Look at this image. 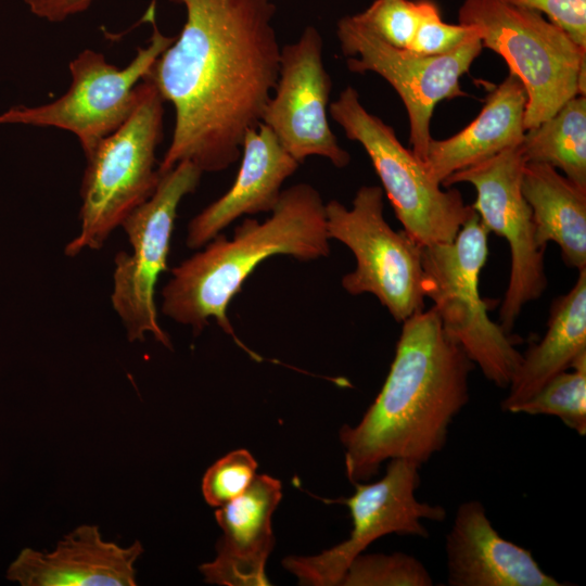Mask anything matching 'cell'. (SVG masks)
<instances>
[{"label": "cell", "instance_id": "obj_16", "mask_svg": "<svg viewBox=\"0 0 586 586\" xmlns=\"http://www.w3.org/2000/svg\"><path fill=\"white\" fill-rule=\"evenodd\" d=\"M447 584L450 586H561L532 552L501 537L481 501L457 508L446 535Z\"/></svg>", "mask_w": 586, "mask_h": 586}, {"label": "cell", "instance_id": "obj_5", "mask_svg": "<svg viewBox=\"0 0 586 586\" xmlns=\"http://www.w3.org/2000/svg\"><path fill=\"white\" fill-rule=\"evenodd\" d=\"M459 23L473 25L483 48L499 54L524 86L525 130L586 91V49L537 11L502 0H464Z\"/></svg>", "mask_w": 586, "mask_h": 586}, {"label": "cell", "instance_id": "obj_6", "mask_svg": "<svg viewBox=\"0 0 586 586\" xmlns=\"http://www.w3.org/2000/svg\"><path fill=\"white\" fill-rule=\"evenodd\" d=\"M488 234L475 214L451 242L423 246V288L445 332L488 381L507 388L522 354L515 347L518 339L489 318L487 304L480 295Z\"/></svg>", "mask_w": 586, "mask_h": 586}, {"label": "cell", "instance_id": "obj_12", "mask_svg": "<svg viewBox=\"0 0 586 586\" xmlns=\"http://www.w3.org/2000/svg\"><path fill=\"white\" fill-rule=\"evenodd\" d=\"M421 466L406 459L388 460L385 474L372 483L357 482L348 498L333 500L346 506L353 528L347 539L315 556H289L282 565L302 585H341L352 561L387 534L428 538L423 520L443 522L446 509L416 498Z\"/></svg>", "mask_w": 586, "mask_h": 586}, {"label": "cell", "instance_id": "obj_19", "mask_svg": "<svg viewBox=\"0 0 586 586\" xmlns=\"http://www.w3.org/2000/svg\"><path fill=\"white\" fill-rule=\"evenodd\" d=\"M526 101L523 84L509 74L467 127L447 139L430 141L423 164L432 178L443 186L454 173L521 145Z\"/></svg>", "mask_w": 586, "mask_h": 586}, {"label": "cell", "instance_id": "obj_2", "mask_svg": "<svg viewBox=\"0 0 586 586\" xmlns=\"http://www.w3.org/2000/svg\"><path fill=\"white\" fill-rule=\"evenodd\" d=\"M473 369L434 307L404 320L381 391L356 425L340 430L349 482H367L386 460L422 467L440 453L450 424L469 402Z\"/></svg>", "mask_w": 586, "mask_h": 586}, {"label": "cell", "instance_id": "obj_21", "mask_svg": "<svg viewBox=\"0 0 586 586\" xmlns=\"http://www.w3.org/2000/svg\"><path fill=\"white\" fill-rule=\"evenodd\" d=\"M521 188L538 245L546 249L555 242L568 267L586 268V189L555 167L533 162L524 166Z\"/></svg>", "mask_w": 586, "mask_h": 586}, {"label": "cell", "instance_id": "obj_23", "mask_svg": "<svg viewBox=\"0 0 586 586\" xmlns=\"http://www.w3.org/2000/svg\"><path fill=\"white\" fill-rule=\"evenodd\" d=\"M572 371H562L548 381L531 399L513 413L553 416L578 435L586 434V354L572 364Z\"/></svg>", "mask_w": 586, "mask_h": 586}, {"label": "cell", "instance_id": "obj_17", "mask_svg": "<svg viewBox=\"0 0 586 586\" xmlns=\"http://www.w3.org/2000/svg\"><path fill=\"white\" fill-rule=\"evenodd\" d=\"M143 551L139 540L122 547L104 540L97 525L84 524L52 551L22 549L7 578L22 586H133L135 564Z\"/></svg>", "mask_w": 586, "mask_h": 586}, {"label": "cell", "instance_id": "obj_20", "mask_svg": "<svg viewBox=\"0 0 586 586\" xmlns=\"http://www.w3.org/2000/svg\"><path fill=\"white\" fill-rule=\"evenodd\" d=\"M578 273L574 286L552 302L545 335L522 354L501 402L504 411L513 412L586 354V268Z\"/></svg>", "mask_w": 586, "mask_h": 586}, {"label": "cell", "instance_id": "obj_9", "mask_svg": "<svg viewBox=\"0 0 586 586\" xmlns=\"http://www.w3.org/2000/svg\"><path fill=\"white\" fill-rule=\"evenodd\" d=\"M174 40L175 37L161 34L154 26L150 43L138 48L133 60L124 68L86 49L69 63L72 84L66 93L48 104L10 107L0 114V125L67 130L78 138L87 157L130 116L138 101V84Z\"/></svg>", "mask_w": 586, "mask_h": 586}, {"label": "cell", "instance_id": "obj_4", "mask_svg": "<svg viewBox=\"0 0 586 586\" xmlns=\"http://www.w3.org/2000/svg\"><path fill=\"white\" fill-rule=\"evenodd\" d=\"M137 104L126 122L87 156L81 180L80 230L68 257L100 250L110 234L155 192L161 179L155 151L163 138L164 99L155 85L138 84Z\"/></svg>", "mask_w": 586, "mask_h": 586}, {"label": "cell", "instance_id": "obj_15", "mask_svg": "<svg viewBox=\"0 0 586 586\" xmlns=\"http://www.w3.org/2000/svg\"><path fill=\"white\" fill-rule=\"evenodd\" d=\"M282 485L267 474L255 475L247 489L218 507L215 518L222 531L216 558L199 566L208 584L266 586L265 566L275 546L271 518L281 497Z\"/></svg>", "mask_w": 586, "mask_h": 586}, {"label": "cell", "instance_id": "obj_3", "mask_svg": "<svg viewBox=\"0 0 586 586\" xmlns=\"http://www.w3.org/2000/svg\"><path fill=\"white\" fill-rule=\"evenodd\" d=\"M203 247L170 269L171 277L162 290V313L190 326L194 334L215 319L243 351L262 361L235 335L228 306L269 257L289 255L308 262L329 255L323 200L313 186L296 183L282 190L264 221L245 218L231 239L219 233Z\"/></svg>", "mask_w": 586, "mask_h": 586}, {"label": "cell", "instance_id": "obj_22", "mask_svg": "<svg viewBox=\"0 0 586 586\" xmlns=\"http://www.w3.org/2000/svg\"><path fill=\"white\" fill-rule=\"evenodd\" d=\"M526 162L547 164L586 189V97L577 94L551 117L525 131Z\"/></svg>", "mask_w": 586, "mask_h": 586}, {"label": "cell", "instance_id": "obj_18", "mask_svg": "<svg viewBox=\"0 0 586 586\" xmlns=\"http://www.w3.org/2000/svg\"><path fill=\"white\" fill-rule=\"evenodd\" d=\"M298 165L264 123L247 131L233 184L189 221L186 245L200 250L238 218L270 213Z\"/></svg>", "mask_w": 586, "mask_h": 586}, {"label": "cell", "instance_id": "obj_10", "mask_svg": "<svg viewBox=\"0 0 586 586\" xmlns=\"http://www.w3.org/2000/svg\"><path fill=\"white\" fill-rule=\"evenodd\" d=\"M202 171L191 162L178 163L161 175L153 195L122 222L132 254L114 258L112 305L122 319L129 342L144 341L145 334L167 348L171 342L158 323L155 286L167 259L177 209L181 200L199 186Z\"/></svg>", "mask_w": 586, "mask_h": 586}, {"label": "cell", "instance_id": "obj_25", "mask_svg": "<svg viewBox=\"0 0 586 586\" xmlns=\"http://www.w3.org/2000/svg\"><path fill=\"white\" fill-rule=\"evenodd\" d=\"M425 0H374L355 17L384 42L408 49L418 28Z\"/></svg>", "mask_w": 586, "mask_h": 586}, {"label": "cell", "instance_id": "obj_7", "mask_svg": "<svg viewBox=\"0 0 586 586\" xmlns=\"http://www.w3.org/2000/svg\"><path fill=\"white\" fill-rule=\"evenodd\" d=\"M329 113L345 136L365 149L397 219L419 244L451 242L476 214L459 190L444 189L394 129L365 109L355 88L346 87L330 103Z\"/></svg>", "mask_w": 586, "mask_h": 586}, {"label": "cell", "instance_id": "obj_14", "mask_svg": "<svg viewBox=\"0 0 586 586\" xmlns=\"http://www.w3.org/2000/svg\"><path fill=\"white\" fill-rule=\"evenodd\" d=\"M322 48V37L314 26L281 48L278 81L262 123L300 164L315 155L343 168L351 156L329 125L332 81L323 65Z\"/></svg>", "mask_w": 586, "mask_h": 586}, {"label": "cell", "instance_id": "obj_11", "mask_svg": "<svg viewBox=\"0 0 586 586\" xmlns=\"http://www.w3.org/2000/svg\"><path fill=\"white\" fill-rule=\"evenodd\" d=\"M336 36L351 72L374 73L397 92L408 114L412 152L424 162L432 140L430 124L435 106L443 100L466 94L460 79L482 51L479 33L455 50L440 55H420L393 47L355 15L337 22Z\"/></svg>", "mask_w": 586, "mask_h": 586}, {"label": "cell", "instance_id": "obj_26", "mask_svg": "<svg viewBox=\"0 0 586 586\" xmlns=\"http://www.w3.org/2000/svg\"><path fill=\"white\" fill-rule=\"evenodd\" d=\"M257 461L246 449H235L205 472L202 494L212 507H221L243 494L256 475Z\"/></svg>", "mask_w": 586, "mask_h": 586}, {"label": "cell", "instance_id": "obj_8", "mask_svg": "<svg viewBox=\"0 0 586 586\" xmlns=\"http://www.w3.org/2000/svg\"><path fill=\"white\" fill-rule=\"evenodd\" d=\"M383 198L381 187L362 186L351 208L331 200L324 204L326 229L356 259V268L342 278L343 289L351 295H374L403 322L424 309L423 246L387 224Z\"/></svg>", "mask_w": 586, "mask_h": 586}, {"label": "cell", "instance_id": "obj_13", "mask_svg": "<svg viewBox=\"0 0 586 586\" xmlns=\"http://www.w3.org/2000/svg\"><path fill=\"white\" fill-rule=\"evenodd\" d=\"M526 158L522 144L450 175L443 187L467 182L476 191L473 209L488 230L510 249V276L499 309V324L511 333L523 307L547 288L544 247L535 238L532 209L522 192Z\"/></svg>", "mask_w": 586, "mask_h": 586}, {"label": "cell", "instance_id": "obj_24", "mask_svg": "<svg viewBox=\"0 0 586 586\" xmlns=\"http://www.w3.org/2000/svg\"><path fill=\"white\" fill-rule=\"evenodd\" d=\"M342 586H431L424 564L404 552L358 555L349 564Z\"/></svg>", "mask_w": 586, "mask_h": 586}, {"label": "cell", "instance_id": "obj_27", "mask_svg": "<svg viewBox=\"0 0 586 586\" xmlns=\"http://www.w3.org/2000/svg\"><path fill=\"white\" fill-rule=\"evenodd\" d=\"M476 34L477 29L473 25L444 22L436 3L425 0L418 28L406 50L420 55L445 54Z\"/></svg>", "mask_w": 586, "mask_h": 586}, {"label": "cell", "instance_id": "obj_28", "mask_svg": "<svg viewBox=\"0 0 586 586\" xmlns=\"http://www.w3.org/2000/svg\"><path fill=\"white\" fill-rule=\"evenodd\" d=\"M539 12L586 49V0H502Z\"/></svg>", "mask_w": 586, "mask_h": 586}, {"label": "cell", "instance_id": "obj_1", "mask_svg": "<svg viewBox=\"0 0 586 586\" xmlns=\"http://www.w3.org/2000/svg\"><path fill=\"white\" fill-rule=\"evenodd\" d=\"M186 8L180 35L144 78L175 109L161 175L180 162L202 173L235 163L276 88L280 51L271 0H170Z\"/></svg>", "mask_w": 586, "mask_h": 586}, {"label": "cell", "instance_id": "obj_29", "mask_svg": "<svg viewBox=\"0 0 586 586\" xmlns=\"http://www.w3.org/2000/svg\"><path fill=\"white\" fill-rule=\"evenodd\" d=\"M92 0H25L30 11L50 22H61L86 10Z\"/></svg>", "mask_w": 586, "mask_h": 586}]
</instances>
